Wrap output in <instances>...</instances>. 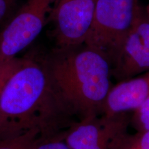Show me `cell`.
<instances>
[{
    "label": "cell",
    "mask_w": 149,
    "mask_h": 149,
    "mask_svg": "<svg viewBox=\"0 0 149 149\" xmlns=\"http://www.w3.org/2000/svg\"><path fill=\"white\" fill-rule=\"evenodd\" d=\"M76 120L45 61L22 59L0 94V139L31 132L40 138L63 136Z\"/></svg>",
    "instance_id": "6da1fadb"
},
{
    "label": "cell",
    "mask_w": 149,
    "mask_h": 149,
    "mask_svg": "<svg viewBox=\"0 0 149 149\" xmlns=\"http://www.w3.org/2000/svg\"><path fill=\"white\" fill-rule=\"evenodd\" d=\"M44 61L55 87L77 120L103 114L113 87L111 66L103 53L83 44L57 48Z\"/></svg>",
    "instance_id": "7a4b0ae2"
},
{
    "label": "cell",
    "mask_w": 149,
    "mask_h": 149,
    "mask_svg": "<svg viewBox=\"0 0 149 149\" xmlns=\"http://www.w3.org/2000/svg\"><path fill=\"white\" fill-rule=\"evenodd\" d=\"M140 6L139 0H97L92 26L84 44L103 53L111 64Z\"/></svg>",
    "instance_id": "3957f363"
},
{
    "label": "cell",
    "mask_w": 149,
    "mask_h": 149,
    "mask_svg": "<svg viewBox=\"0 0 149 149\" xmlns=\"http://www.w3.org/2000/svg\"><path fill=\"white\" fill-rule=\"evenodd\" d=\"M59 0H28L0 33V63L13 61L34 41L50 18Z\"/></svg>",
    "instance_id": "277c9868"
},
{
    "label": "cell",
    "mask_w": 149,
    "mask_h": 149,
    "mask_svg": "<svg viewBox=\"0 0 149 149\" xmlns=\"http://www.w3.org/2000/svg\"><path fill=\"white\" fill-rule=\"evenodd\" d=\"M130 116V113H122L77 120L66 130L63 139L70 149H109L118 136L128 131Z\"/></svg>",
    "instance_id": "5b68a950"
},
{
    "label": "cell",
    "mask_w": 149,
    "mask_h": 149,
    "mask_svg": "<svg viewBox=\"0 0 149 149\" xmlns=\"http://www.w3.org/2000/svg\"><path fill=\"white\" fill-rule=\"evenodd\" d=\"M111 66L112 77L118 81L149 71V19L141 6Z\"/></svg>",
    "instance_id": "8992f818"
},
{
    "label": "cell",
    "mask_w": 149,
    "mask_h": 149,
    "mask_svg": "<svg viewBox=\"0 0 149 149\" xmlns=\"http://www.w3.org/2000/svg\"><path fill=\"white\" fill-rule=\"evenodd\" d=\"M97 0H59L52 17L57 48L84 44L94 17Z\"/></svg>",
    "instance_id": "52a82bcc"
},
{
    "label": "cell",
    "mask_w": 149,
    "mask_h": 149,
    "mask_svg": "<svg viewBox=\"0 0 149 149\" xmlns=\"http://www.w3.org/2000/svg\"><path fill=\"white\" fill-rule=\"evenodd\" d=\"M149 97V71L113 86L103 114L131 113Z\"/></svg>",
    "instance_id": "ba28073f"
},
{
    "label": "cell",
    "mask_w": 149,
    "mask_h": 149,
    "mask_svg": "<svg viewBox=\"0 0 149 149\" xmlns=\"http://www.w3.org/2000/svg\"><path fill=\"white\" fill-rule=\"evenodd\" d=\"M109 149H149V131L126 132L113 141Z\"/></svg>",
    "instance_id": "9c48e42d"
},
{
    "label": "cell",
    "mask_w": 149,
    "mask_h": 149,
    "mask_svg": "<svg viewBox=\"0 0 149 149\" xmlns=\"http://www.w3.org/2000/svg\"><path fill=\"white\" fill-rule=\"evenodd\" d=\"M40 138L36 132L0 139V149H29L30 146L37 139Z\"/></svg>",
    "instance_id": "30bf717a"
},
{
    "label": "cell",
    "mask_w": 149,
    "mask_h": 149,
    "mask_svg": "<svg viewBox=\"0 0 149 149\" xmlns=\"http://www.w3.org/2000/svg\"><path fill=\"white\" fill-rule=\"evenodd\" d=\"M130 125L136 131H149V97L131 112Z\"/></svg>",
    "instance_id": "8fae6325"
},
{
    "label": "cell",
    "mask_w": 149,
    "mask_h": 149,
    "mask_svg": "<svg viewBox=\"0 0 149 149\" xmlns=\"http://www.w3.org/2000/svg\"><path fill=\"white\" fill-rule=\"evenodd\" d=\"M29 149H70L63 136L38 138L33 143Z\"/></svg>",
    "instance_id": "7c38bea8"
},
{
    "label": "cell",
    "mask_w": 149,
    "mask_h": 149,
    "mask_svg": "<svg viewBox=\"0 0 149 149\" xmlns=\"http://www.w3.org/2000/svg\"><path fill=\"white\" fill-rule=\"evenodd\" d=\"M22 61V59L17 58L9 62L0 63V94L9 77L18 68Z\"/></svg>",
    "instance_id": "4fadbf2b"
},
{
    "label": "cell",
    "mask_w": 149,
    "mask_h": 149,
    "mask_svg": "<svg viewBox=\"0 0 149 149\" xmlns=\"http://www.w3.org/2000/svg\"><path fill=\"white\" fill-rule=\"evenodd\" d=\"M16 0H0V22L8 16Z\"/></svg>",
    "instance_id": "5bb4252c"
},
{
    "label": "cell",
    "mask_w": 149,
    "mask_h": 149,
    "mask_svg": "<svg viewBox=\"0 0 149 149\" xmlns=\"http://www.w3.org/2000/svg\"><path fill=\"white\" fill-rule=\"evenodd\" d=\"M145 9H146V14H147V16H148V17L149 19V3L147 5V6L145 8Z\"/></svg>",
    "instance_id": "9a60e30c"
}]
</instances>
